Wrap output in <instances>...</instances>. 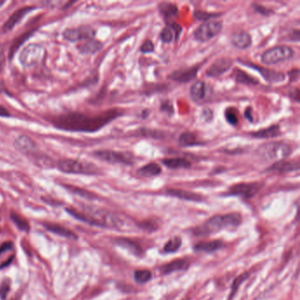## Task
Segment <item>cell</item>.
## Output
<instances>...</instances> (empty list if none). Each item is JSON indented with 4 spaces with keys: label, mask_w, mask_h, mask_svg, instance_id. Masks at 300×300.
I'll return each instance as SVG.
<instances>
[{
    "label": "cell",
    "mask_w": 300,
    "mask_h": 300,
    "mask_svg": "<svg viewBox=\"0 0 300 300\" xmlns=\"http://www.w3.org/2000/svg\"><path fill=\"white\" fill-rule=\"evenodd\" d=\"M11 218H12V220L14 223V225L17 226L20 230L23 231H28L30 230V226H29V224L27 222V220L23 218V217H22V216H20L19 214L12 212L11 213Z\"/></svg>",
    "instance_id": "e575fe53"
},
{
    "label": "cell",
    "mask_w": 300,
    "mask_h": 300,
    "mask_svg": "<svg viewBox=\"0 0 300 300\" xmlns=\"http://www.w3.org/2000/svg\"><path fill=\"white\" fill-rule=\"evenodd\" d=\"M4 65V56L3 51H0V72L3 70Z\"/></svg>",
    "instance_id": "db71d44e"
},
{
    "label": "cell",
    "mask_w": 300,
    "mask_h": 300,
    "mask_svg": "<svg viewBox=\"0 0 300 300\" xmlns=\"http://www.w3.org/2000/svg\"><path fill=\"white\" fill-rule=\"evenodd\" d=\"M262 185L260 183H238L228 189L226 196H239L244 199L252 198L260 191Z\"/></svg>",
    "instance_id": "8fae6325"
},
{
    "label": "cell",
    "mask_w": 300,
    "mask_h": 300,
    "mask_svg": "<svg viewBox=\"0 0 300 300\" xmlns=\"http://www.w3.org/2000/svg\"><path fill=\"white\" fill-rule=\"evenodd\" d=\"M16 251L13 242H5L0 246V270L10 265L15 258Z\"/></svg>",
    "instance_id": "ac0fdd59"
},
{
    "label": "cell",
    "mask_w": 300,
    "mask_h": 300,
    "mask_svg": "<svg viewBox=\"0 0 300 300\" xmlns=\"http://www.w3.org/2000/svg\"><path fill=\"white\" fill-rule=\"evenodd\" d=\"M115 241L119 247L126 249L137 256H139L142 254L143 251H142L141 247L131 239H125V238H117V239H115Z\"/></svg>",
    "instance_id": "f546056e"
},
{
    "label": "cell",
    "mask_w": 300,
    "mask_h": 300,
    "mask_svg": "<svg viewBox=\"0 0 300 300\" xmlns=\"http://www.w3.org/2000/svg\"><path fill=\"white\" fill-rule=\"evenodd\" d=\"M45 48L42 44H32L22 49L20 62L25 67L36 66L44 60Z\"/></svg>",
    "instance_id": "ba28073f"
},
{
    "label": "cell",
    "mask_w": 300,
    "mask_h": 300,
    "mask_svg": "<svg viewBox=\"0 0 300 300\" xmlns=\"http://www.w3.org/2000/svg\"><path fill=\"white\" fill-rule=\"evenodd\" d=\"M4 4H5V2H4V1H0V7H1V6Z\"/></svg>",
    "instance_id": "11a10c76"
},
{
    "label": "cell",
    "mask_w": 300,
    "mask_h": 300,
    "mask_svg": "<svg viewBox=\"0 0 300 300\" xmlns=\"http://www.w3.org/2000/svg\"><path fill=\"white\" fill-rule=\"evenodd\" d=\"M162 173L161 165L155 162H151L146 165L141 166L139 169L137 171V174L140 177H144V178H151V177H155L158 176Z\"/></svg>",
    "instance_id": "484cf974"
},
{
    "label": "cell",
    "mask_w": 300,
    "mask_h": 300,
    "mask_svg": "<svg viewBox=\"0 0 300 300\" xmlns=\"http://www.w3.org/2000/svg\"><path fill=\"white\" fill-rule=\"evenodd\" d=\"M166 193L169 196H174L183 200L192 201V202H201L204 200V197L199 194L183 189H167Z\"/></svg>",
    "instance_id": "4316f807"
},
{
    "label": "cell",
    "mask_w": 300,
    "mask_h": 300,
    "mask_svg": "<svg viewBox=\"0 0 300 300\" xmlns=\"http://www.w3.org/2000/svg\"><path fill=\"white\" fill-rule=\"evenodd\" d=\"M233 62L230 57H220L214 62L206 70L205 75L209 78H218L230 70Z\"/></svg>",
    "instance_id": "4fadbf2b"
},
{
    "label": "cell",
    "mask_w": 300,
    "mask_h": 300,
    "mask_svg": "<svg viewBox=\"0 0 300 300\" xmlns=\"http://www.w3.org/2000/svg\"><path fill=\"white\" fill-rule=\"evenodd\" d=\"M225 116H226V121L228 123H230L231 125L232 126H236L239 122V118H238V115L234 109L232 108H229L226 110L225 112Z\"/></svg>",
    "instance_id": "f35d334b"
},
{
    "label": "cell",
    "mask_w": 300,
    "mask_h": 300,
    "mask_svg": "<svg viewBox=\"0 0 300 300\" xmlns=\"http://www.w3.org/2000/svg\"><path fill=\"white\" fill-rule=\"evenodd\" d=\"M158 10L161 16L165 19L166 23L173 22V20L178 15V7L176 4L173 3L162 2L158 5Z\"/></svg>",
    "instance_id": "7402d4cb"
},
{
    "label": "cell",
    "mask_w": 300,
    "mask_h": 300,
    "mask_svg": "<svg viewBox=\"0 0 300 300\" xmlns=\"http://www.w3.org/2000/svg\"><path fill=\"white\" fill-rule=\"evenodd\" d=\"M242 218L238 213L226 214L224 216H215L205 224L197 226L194 230L193 233L196 236H205L211 234L214 232H218L225 228H234L241 224Z\"/></svg>",
    "instance_id": "3957f363"
},
{
    "label": "cell",
    "mask_w": 300,
    "mask_h": 300,
    "mask_svg": "<svg viewBox=\"0 0 300 300\" xmlns=\"http://www.w3.org/2000/svg\"><path fill=\"white\" fill-rule=\"evenodd\" d=\"M202 118L206 122H211L212 119H213V112H212V110L209 109H204L202 111Z\"/></svg>",
    "instance_id": "f6af8a7d"
},
{
    "label": "cell",
    "mask_w": 300,
    "mask_h": 300,
    "mask_svg": "<svg viewBox=\"0 0 300 300\" xmlns=\"http://www.w3.org/2000/svg\"><path fill=\"white\" fill-rule=\"evenodd\" d=\"M11 114L8 111V109H5L4 106L0 105V117H10Z\"/></svg>",
    "instance_id": "f907efd6"
},
{
    "label": "cell",
    "mask_w": 300,
    "mask_h": 300,
    "mask_svg": "<svg viewBox=\"0 0 300 300\" xmlns=\"http://www.w3.org/2000/svg\"><path fill=\"white\" fill-rule=\"evenodd\" d=\"M123 114V110L120 109H109L99 114L69 112L53 116L50 122L61 131L93 133L122 116Z\"/></svg>",
    "instance_id": "6da1fadb"
},
{
    "label": "cell",
    "mask_w": 300,
    "mask_h": 300,
    "mask_svg": "<svg viewBox=\"0 0 300 300\" xmlns=\"http://www.w3.org/2000/svg\"><path fill=\"white\" fill-rule=\"evenodd\" d=\"M11 280L10 279L4 278L2 283L0 284V298L1 300H6V297L8 295L9 292L11 290Z\"/></svg>",
    "instance_id": "ab89813d"
},
{
    "label": "cell",
    "mask_w": 300,
    "mask_h": 300,
    "mask_svg": "<svg viewBox=\"0 0 300 300\" xmlns=\"http://www.w3.org/2000/svg\"><path fill=\"white\" fill-rule=\"evenodd\" d=\"M231 44L238 49H247L252 45V37L246 31H237L231 36Z\"/></svg>",
    "instance_id": "e0dca14e"
},
{
    "label": "cell",
    "mask_w": 300,
    "mask_h": 300,
    "mask_svg": "<svg viewBox=\"0 0 300 300\" xmlns=\"http://www.w3.org/2000/svg\"><path fill=\"white\" fill-rule=\"evenodd\" d=\"M221 16V13H208V12H205V11H196L194 13V18L197 20V21H200V22H209V21H213V19L216 18L220 17Z\"/></svg>",
    "instance_id": "d590c367"
},
{
    "label": "cell",
    "mask_w": 300,
    "mask_h": 300,
    "mask_svg": "<svg viewBox=\"0 0 300 300\" xmlns=\"http://www.w3.org/2000/svg\"><path fill=\"white\" fill-rule=\"evenodd\" d=\"M98 160L113 165H132L135 164V159L131 152H118L113 150H98L92 153Z\"/></svg>",
    "instance_id": "52a82bcc"
},
{
    "label": "cell",
    "mask_w": 300,
    "mask_h": 300,
    "mask_svg": "<svg viewBox=\"0 0 300 300\" xmlns=\"http://www.w3.org/2000/svg\"><path fill=\"white\" fill-rule=\"evenodd\" d=\"M136 282L138 283H145L152 278V273L149 270H137L134 274Z\"/></svg>",
    "instance_id": "74e56055"
},
{
    "label": "cell",
    "mask_w": 300,
    "mask_h": 300,
    "mask_svg": "<svg viewBox=\"0 0 300 300\" xmlns=\"http://www.w3.org/2000/svg\"><path fill=\"white\" fill-rule=\"evenodd\" d=\"M44 226L47 230L51 231V232L55 233V234L59 235V236H62V237H66V238H69V239H78L77 235L75 234L72 231L69 230L68 228L60 226V225L48 223V224H44Z\"/></svg>",
    "instance_id": "f1b7e54d"
},
{
    "label": "cell",
    "mask_w": 300,
    "mask_h": 300,
    "mask_svg": "<svg viewBox=\"0 0 300 300\" xmlns=\"http://www.w3.org/2000/svg\"><path fill=\"white\" fill-rule=\"evenodd\" d=\"M14 144L18 150L24 152L26 154L34 155L38 150V146L34 140L26 135H21L18 137L14 141Z\"/></svg>",
    "instance_id": "d6986e66"
},
{
    "label": "cell",
    "mask_w": 300,
    "mask_h": 300,
    "mask_svg": "<svg viewBox=\"0 0 300 300\" xmlns=\"http://www.w3.org/2000/svg\"><path fill=\"white\" fill-rule=\"evenodd\" d=\"M300 77V70L299 69H293L289 72V78H290V81L291 82H295L298 81Z\"/></svg>",
    "instance_id": "7dc6e473"
},
{
    "label": "cell",
    "mask_w": 300,
    "mask_h": 300,
    "mask_svg": "<svg viewBox=\"0 0 300 300\" xmlns=\"http://www.w3.org/2000/svg\"><path fill=\"white\" fill-rule=\"evenodd\" d=\"M102 47H103L102 43L93 38V39L87 40V41L80 43L78 44L77 48L78 51L83 55H92V54H95L98 51H100Z\"/></svg>",
    "instance_id": "cb8c5ba5"
},
{
    "label": "cell",
    "mask_w": 300,
    "mask_h": 300,
    "mask_svg": "<svg viewBox=\"0 0 300 300\" xmlns=\"http://www.w3.org/2000/svg\"><path fill=\"white\" fill-rule=\"evenodd\" d=\"M57 168L66 174L95 175L100 173L99 167L94 164L75 159H64L58 161Z\"/></svg>",
    "instance_id": "5b68a950"
},
{
    "label": "cell",
    "mask_w": 300,
    "mask_h": 300,
    "mask_svg": "<svg viewBox=\"0 0 300 300\" xmlns=\"http://www.w3.org/2000/svg\"><path fill=\"white\" fill-rule=\"evenodd\" d=\"M161 163L167 168L172 170L188 169L191 167V162L185 158H165L161 161Z\"/></svg>",
    "instance_id": "603a6c76"
},
{
    "label": "cell",
    "mask_w": 300,
    "mask_h": 300,
    "mask_svg": "<svg viewBox=\"0 0 300 300\" xmlns=\"http://www.w3.org/2000/svg\"><path fill=\"white\" fill-rule=\"evenodd\" d=\"M65 4L66 3L61 2V1H59V2H54V1H51V2H49V1H48V2H43V5H46L48 8H57L59 4Z\"/></svg>",
    "instance_id": "c3c4849f"
},
{
    "label": "cell",
    "mask_w": 300,
    "mask_h": 300,
    "mask_svg": "<svg viewBox=\"0 0 300 300\" xmlns=\"http://www.w3.org/2000/svg\"><path fill=\"white\" fill-rule=\"evenodd\" d=\"M199 70H200V65L187 67L185 69L174 70L170 74L169 78L174 81H176V82H190L191 80L195 79V78L198 74Z\"/></svg>",
    "instance_id": "2e32d148"
},
{
    "label": "cell",
    "mask_w": 300,
    "mask_h": 300,
    "mask_svg": "<svg viewBox=\"0 0 300 300\" xmlns=\"http://www.w3.org/2000/svg\"><path fill=\"white\" fill-rule=\"evenodd\" d=\"M161 111H165L169 115L174 114V108H173V105L170 102L169 100H165V102H163L161 104Z\"/></svg>",
    "instance_id": "bcb514c9"
},
{
    "label": "cell",
    "mask_w": 300,
    "mask_h": 300,
    "mask_svg": "<svg viewBox=\"0 0 300 300\" xmlns=\"http://www.w3.org/2000/svg\"><path fill=\"white\" fill-rule=\"evenodd\" d=\"M189 94L194 101L196 102L203 101L208 94L207 84L204 80H197L190 87Z\"/></svg>",
    "instance_id": "44dd1931"
},
{
    "label": "cell",
    "mask_w": 300,
    "mask_h": 300,
    "mask_svg": "<svg viewBox=\"0 0 300 300\" xmlns=\"http://www.w3.org/2000/svg\"><path fill=\"white\" fill-rule=\"evenodd\" d=\"M66 210L73 218L91 226L115 230H121L124 226L123 220L119 218L117 215L97 207L84 206L82 211L73 208H69Z\"/></svg>",
    "instance_id": "7a4b0ae2"
},
{
    "label": "cell",
    "mask_w": 300,
    "mask_h": 300,
    "mask_svg": "<svg viewBox=\"0 0 300 300\" xmlns=\"http://www.w3.org/2000/svg\"><path fill=\"white\" fill-rule=\"evenodd\" d=\"M223 246L222 241L220 240H211L208 242H200L194 247V249L200 252L211 253L220 249Z\"/></svg>",
    "instance_id": "836d02e7"
},
{
    "label": "cell",
    "mask_w": 300,
    "mask_h": 300,
    "mask_svg": "<svg viewBox=\"0 0 300 300\" xmlns=\"http://www.w3.org/2000/svg\"><path fill=\"white\" fill-rule=\"evenodd\" d=\"M292 152V146L284 142H269L257 149L258 156L268 162L284 161Z\"/></svg>",
    "instance_id": "277c9868"
},
{
    "label": "cell",
    "mask_w": 300,
    "mask_h": 300,
    "mask_svg": "<svg viewBox=\"0 0 300 300\" xmlns=\"http://www.w3.org/2000/svg\"><path fill=\"white\" fill-rule=\"evenodd\" d=\"M181 246H182V239L180 237H174L166 242L163 250L167 254L174 253L178 250Z\"/></svg>",
    "instance_id": "8d00e7d4"
},
{
    "label": "cell",
    "mask_w": 300,
    "mask_h": 300,
    "mask_svg": "<svg viewBox=\"0 0 300 300\" xmlns=\"http://www.w3.org/2000/svg\"><path fill=\"white\" fill-rule=\"evenodd\" d=\"M253 8L254 9L257 13H260L261 15H264V16H269L273 13V11L271 9L264 7L259 4H253Z\"/></svg>",
    "instance_id": "ee69618b"
},
{
    "label": "cell",
    "mask_w": 300,
    "mask_h": 300,
    "mask_svg": "<svg viewBox=\"0 0 300 300\" xmlns=\"http://www.w3.org/2000/svg\"><path fill=\"white\" fill-rule=\"evenodd\" d=\"M35 30H37V28H33L32 30L27 31L26 33L20 35L19 37L13 41V44L10 47V50H9V58L10 59H13V56H14L15 53L17 52L18 49L21 48L22 44H24L26 40L30 37L31 35L34 34Z\"/></svg>",
    "instance_id": "1f68e13d"
},
{
    "label": "cell",
    "mask_w": 300,
    "mask_h": 300,
    "mask_svg": "<svg viewBox=\"0 0 300 300\" xmlns=\"http://www.w3.org/2000/svg\"><path fill=\"white\" fill-rule=\"evenodd\" d=\"M35 8L36 7L34 5H27V6H23V7L18 9L8 18V20L4 22V25L2 26L1 29H0V32L4 34V33H7L9 31L13 30V27L17 26L21 21L25 18L27 13H31L32 11L35 10Z\"/></svg>",
    "instance_id": "7c38bea8"
},
{
    "label": "cell",
    "mask_w": 300,
    "mask_h": 300,
    "mask_svg": "<svg viewBox=\"0 0 300 300\" xmlns=\"http://www.w3.org/2000/svg\"><path fill=\"white\" fill-rule=\"evenodd\" d=\"M96 31L89 26L69 27L63 32V37L70 43H79L95 38Z\"/></svg>",
    "instance_id": "30bf717a"
},
{
    "label": "cell",
    "mask_w": 300,
    "mask_h": 300,
    "mask_svg": "<svg viewBox=\"0 0 300 300\" xmlns=\"http://www.w3.org/2000/svg\"><path fill=\"white\" fill-rule=\"evenodd\" d=\"M290 96H291L292 100H295L296 102H299L300 101V90H299V88H295V89L291 91Z\"/></svg>",
    "instance_id": "681fc988"
},
{
    "label": "cell",
    "mask_w": 300,
    "mask_h": 300,
    "mask_svg": "<svg viewBox=\"0 0 300 300\" xmlns=\"http://www.w3.org/2000/svg\"><path fill=\"white\" fill-rule=\"evenodd\" d=\"M299 169H300L299 162L282 161L275 162L273 165H270V167L267 168L266 172L283 174V173H290V172H293V171H298Z\"/></svg>",
    "instance_id": "ffe728a7"
},
{
    "label": "cell",
    "mask_w": 300,
    "mask_h": 300,
    "mask_svg": "<svg viewBox=\"0 0 300 300\" xmlns=\"http://www.w3.org/2000/svg\"><path fill=\"white\" fill-rule=\"evenodd\" d=\"M66 187H67L70 192H72V193H74V194L78 195V196H83V197L87 198V199H93V198L96 197L93 194H92V193L87 191V190L81 189V188H78V187H75L73 186H66Z\"/></svg>",
    "instance_id": "60d3db41"
},
{
    "label": "cell",
    "mask_w": 300,
    "mask_h": 300,
    "mask_svg": "<svg viewBox=\"0 0 300 300\" xmlns=\"http://www.w3.org/2000/svg\"><path fill=\"white\" fill-rule=\"evenodd\" d=\"M294 50L287 45H280L269 48L262 53L261 60L267 66H274L282 62L288 61L294 57Z\"/></svg>",
    "instance_id": "8992f818"
},
{
    "label": "cell",
    "mask_w": 300,
    "mask_h": 300,
    "mask_svg": "<svg viewBox=\"0 0 300 300\" xmlns=\"http://www.w3.org/2000/svg\"><path fill=\"white\" fill-rule=\"evenodd\" d=\"M235 80L239 84L243 85H248V86H257L259 84V80L255 78L252 77L251 75L248 74L246 71L236 69L234 71Z\"/></svg>",
    "instance_id": "d6a6232c"
},
{
    "label": "cell",
    "mask_w": 300,
    "mask_h": 300,
    "mask_svg": "<svg viewBox=\"0 0 300 300\" xmlns=\"http://www.w3.org/2000/svg\"><path fill=\"white\" fill-rule=\"evenodd\" d=\"M281 135V130L278 125H272L266 129H261L259 131H253L250 133V136L254 138L260 139H270L275 138Z\"/></svg>",
    "instance_id": "d4e9b609"
},
{
    "label": "cell",
    "mask_w": 300,
    "mask_h": 300,
    "mask_svg": "<svg viewBox=\"0 0 300 300\" xmlns=\"http://www.w3.org/2000/svg\"><path fill=\"white\" fill-rule=\"evenodd\" d=\"M154 48H155V46H154V44H153L152 41L151 40H146L140 46L139 51L142 54H149V53L153 52Z\"/></svg>",
    "instance_id": "7bdbcfd3"
},
{
    "label": "cell",
    "mask_w": 300,
    "mask_h": 300,
    "mask_svg": "<svg viewBox=\"0 0 300 300\" xmlns=\"http://www.w3.org/2000/svg\"><path fill=\"white\" fill-rule=\"evenodd\" d=\"M245 117L247 118L249 122H253L254 117H253L252 109H251V108H248V109H246Z\"/></svg>",
    "instance_id": "816d5d0a"
},
{
    "label": "cell",
    "mask_w": 300,
    "mask_h": 300,
    "mask_svg": "<svg viewBox=\"0 0 300 300\" xmlns=\"http://www.w3.org/2000/svg\"><path fill=\"white\" fill-rule=\"evenodd\" d=\"M179 144L183 147H192V146H197L203 144L201 140L198 139V138L194 133L187 131L183 132L179 137Z\"/></svg>",
    "instance_id": "4dcf8cb0"
},
{
    "label": "cell",
    "mask_w": 300,
    "mask_h": 300,
    "mask_svg": "<svg viewBox=\"0 0 300 300\" xmlns=\"http://www.w3.org/2000/svg\"><path fill=\"white\" fill-rule=\"evenodd\" d=\"M242 65L248 66L249 68H252L254 70H256L263 77V78L270 83H280L283 82L285 79V75L283 72L277 71L275 70H270L268 68H264L262 66H256L253 63H248V62L241 61Z\"/></svg>",
    "instance_id": "5bb4252c"
},
{
    "label": "cell",
    "mask_w": 300,
    "mask_h": 300,
    "mask_svg": "<svg viewBox=\"0 0 300 300\" xmlns=\"http://www.w3.org/2000/svg\"><path fill=\"white\" fill-rule=\"evenodd\" d=\"M183 33V27L175 22L166 23V26L161 30L160 39L164 44H171L173 41H178Z\"/></svg>",
    "instance_id": "9a60e30c"
},
{
    "label": "cell",
    "mask_w": 300,
    "mask_h": 300,
    "mask_svg": "<svg viewBox=\"0 0 300 300\" xmlns=\"http://www.w3.org/2000/svg\"><path fill=\"white\" fill-rule=\"evenodd\" d=\"M223 24L217 21L203 22L194 32V38L197 42L205 44L221 33Z\"/></svg>",
    "instance_id": "9c48e42d"
},
{
    "label": "cell",
    "mask_w": 300,
    "mask_h": 300,
    "mask_svg": "<svg viewBox=\"0 0 300 300\" xmlns=\"http://www.w3.org/2000/svg\"><path fill=\"white\" fill-rule=\"evenodd\" d=\"M188 267H189V264L186 260L179 259V260L171 261L169 263L162 266L161 270V272L164 274H170V273L176 272V271L187 270Z\"/></svg>",
    "instance_id": "83f0119b"
},
{
    "label": "cell",
    "mask_w": 300,
    "mask_h": 300,
    "mask_svg": "<svg viewBox=\"0 0 300 300\" xmlns=\"http://www.w3.org/2000/svg\"><path fill=\"white\" fill-rule=\"evenodd\" d=\"M291 35H292V40L293 41H296V42L300 41V32L298 29L293 31V33Z\"/></svg>",
    "instance_id": "f5cc1de1"
},
{
    "label": "cell",
    "mask_w": 300,
    "mask_h": 300,
    "mask_svg": "<svg viewBox=\"0 0 300 300\" xmlns=\"http://www.w3.org/2000/svg\"><path fill=\"white\" fill-rule=\"evenodd\" d=\"M248 277V273H245V274L240 275L237 278L235 279L234 282L232 283V286H231V297L234 295L235 292H237V290L239 289V285L241 283H243L244 281Z\"/></svg>",
    "instance_id": "b9f144b4"
}]
</instances>
